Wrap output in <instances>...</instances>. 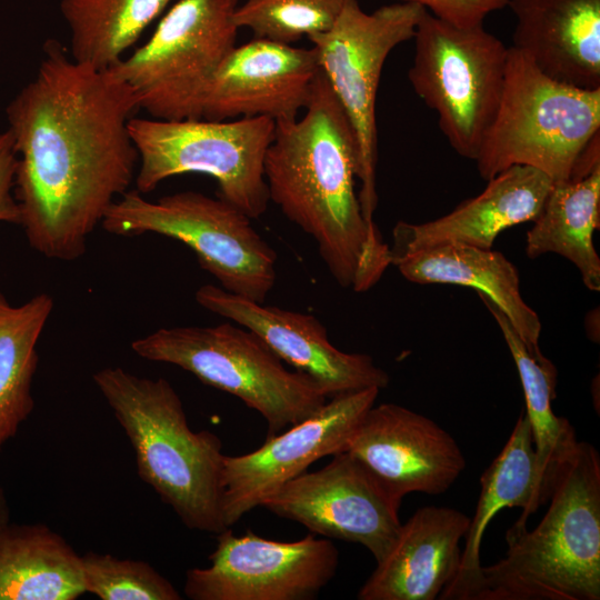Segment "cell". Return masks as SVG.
Returning a JSON list of instances; mask_svg holds the SVG:
<instances>
[{"label": "cell", "mask_w": 600, "mask_h": 600, "mask_svg": "<svg viewBox=\"0 0 600 600\" xmlns=\"http://www.w3.org/2000/svg\"><path fill=\"white\" fill-rule=\"evenodd\" d=\"M43 53L6 110L18 154L14 196L30 247L73 261L136 178L129 121L139 107L112 69L77 62L54 40Z\"/></svg>", "instance_id": "obj_1"}, {"label": "cell", "mask_w": 600, "mask_h": 600, "mask_svg": "<svg viewBox=\"0 0 600 600\" xmlns=\"http://www.w3.org/2000/svg\"><path fill=\"white\" fill-rule=\"evenodd\" d=\"M263 172L270 201L313 238L338 284L366 292L381 279L390 247L363 218L356 137L320 68L303 114L276 122Z\"/></svg>", "instance_id": "obj_2"}, {"label": "cell", "mask_w": 600, "mask_h": 600, "mask_svg": "<svg viewBox=\"0 0 600 600\" xmlns=\"http://www.w3.org/2000/svg\"><path fill=\"white\" fill-rule=\"evenodd\" d=\"M538 526L513 523L506 557L483 567L476 600L600 599V456L578 441Z\"/></svg>", "instance_id": "obj_3"}, {"label": "cell", "mask_w": 600, "mask_h": 600, "mask_svg": "<svg viewBox=\"0 0 600 600\" xmlns=\"http://www.w3.org/2000/svg\"><path fill=\"white\" fill-rule=\"evenodd\" d=\"M92 379L134 450L140 479L187 528L213 534L226 530L220 438L190 429L179 394L163 378L108 367Z\"/></svg>", "instance_id": "obj_4"}, {"label": "cell", "mask_w": 600, "mask_h": 600, "mask_svg": "<svg viewBox=\"0 0 600 600\" xmlns=\"http://www.w3.org/2000/svg\"><path fill=\"white\" fill-rule=\"evenodd\" d=\"M599 132L600 89L556 81L510 47L500 104L474 161L487 181L527 166L562 182Z\"/></svg>", "instance_id": "obj_5"}, {"label": "cell", "mask_w": 600, "mask_h": 600, "mask_svg": "<svg viewBox=\"0 0 600 600\" xmlns=\"http://www.w3.org/2000/svg\"><path fill=\"white\" fill-rule=\"evenodd\" d=\"M143 359L174 364L258 411L273 436L328 400L306 374L290 371L251 330L229 322L160 328L131 343Z\"/></svg>", "instance_id": "obj_6"}, {"label": "cell", "mask_w": 600, "mask_h": 600, "mask_svg": "<svg viewBox=\"0 0 600 600\" xmlns=\"http://www.w3.org/2000/svg\"><path fill=\"white\" fill-rule=\"evenodd\" d=\"M251 220L223 199L197 191L151 201L128 190L109 208L101 226L122 237L157 233L181 241L222 289L263 303L277 280V253Z\"/></svg>", "instance_id": "obj_7"}, {"label": "cell", "mask_w": 600, "mask_h": 600, "mask_svg": "<svg viewBox=\"0 0 600 600\" xmlns=\"http://www.w3.org/2000/svg\"><path fill=\"white\" fill-rule=\"evenodd\" d=\"M274 130L276 121L267 117L131 118L129 131L139 157L136 190L146 194L174 176L207 174L218 184L217 197L258 219L270 201L263 161Z\"/></svg>", "instance_id": "obj_8"}, {"label": "cell", "mask_w": 600, "mask_h": 600, "mask_svg": "<svg viewBox=\"0 0 600 600\" xmlns=\"http://www.w3.org/2000/svg\"><path fill=\"white\" fill-rule=\"evenodd\" d=\"M412 39L414 92L437 112L451 148L474 160L500 104L509 48L483 24L460 28L427 9Z\"/></svg>", "instance_id": "obj_9"}, {"label": "cell", "mask_w": 600, "mask_h": 600, "mask_svg": "<svg viewBox=\"0 0 600 600\" xmlns=\"http://www.w3.org/2000/svg\"><path fill=\"white\" fill-rule=\"evenodd\" d=\"M239 0H174L146 43L110 67L139 110L159 120L201 119L207 87L236 46Z\"/></svg>", "instance_id": "obj_10"}, {"label": "cell", "mask_w": 600, "mask_h": 600, "mask_svg": "<svg viewBox=\"0 0 600 600\" xmlns=\"http://www.w3.org/2000/svg\"><path fill=\"white\" fill-rule=\"evenodd\" d=\"M424 10L419 3L400 1L368 13L358 0H346L333 26L308 38L356 137L358 198L370 226H376L378 203L376 99L381 72L389 53L413 38Z\"/></svg>", "instance_id": "obj_11"}, {"label": "cell", "mask_w": 600, "mask_h": 600, "mask_svg": "<svg viewBox=\"0 0 600 600\" xmlns=\"http://www.w3.org/2000/svg\"><path fill=\"white\" fill-rule=\"evenodd\" d=\"M207 568L189 569L184 594L191 600H311L333 579L339 551L309 533L276 541L230 528L217 534Z\"/></svg>", "instance_id": "obj_12"}, {"label": "cell", "mask_w": 600, "mask_h": 600, "mask_svg": "<svg viewBox=\"0 0 600 600\" xmlns=\"http://www.w3.org/2000/svg\"><path fill=\"white\" fill-rule=\"evenodd\" d=\"M260 507L313 534L359 543L376 562L388 553L401 527V501L346 451L288 481Z\"/></svg>", "instance_id": "obj_13"}, {"label": "cell", "mask_w": 600, "mask_h": 600, "mask_svg": "<svg viewBox=\"0 0 600 600\" xmlns=\"http://www.w3.org/2000/svg\"><path fill=\"white\" fill-rule=\"evenodd\" d=\"M378 388L329 398L310 417L267 436L261 447L241 456H226L221 471V513L226 528L320 458L346 451L348 441L374 404Z\"/></svg>", "instance_id": "obj_14"}, {"label": "cell", "mask_w": 600, "mask_h": 600, "mask_svg": "<svg viewBox=\"0 0 600 600\" xmlns=\"http://www.w3.org/2000/svg\"><path fill=\"white\" fill-rule=\"evenodd\" d=\"M196 301L254 332L282 362L308 376L328 399L366 388L381 390L390 382L389 374L369 354L337 349L312 314L266 306L214 284L201 286Z\"/></svg>", "instance_id": "obj_15"}, {"label": "cell", "mask_w": 600, "mask_h": 600, "mask_svg": "<svg viewBox=\"0 0 600 600\" xmlns=\"http://www.w3.org/2000/svg\"><path fill=\"white\" fill-rule=\"evenodd\" d=\"M346 452L402 502L406 494L446 492L466 468L454 438L430 418L396 403L372 406Z\"/></svg>", "instance_id": "obj_16"}, {"label": "cell", "mask_w": 600, "mask_h": 600, "mask_svg": "<svg viewBox=\"0 0 600 600\" xmlns=\"http://www.w3.org/2000/svg\"><path fill=\"white\" fill-rule=\"evenodd\" d=\"M318 70L313 47L252 38L234 46L218 66L204 92L201 118L296 119L309 101Z\"/></svg>", "instance_id": "obj_17"}, {"label": "cell", "mask_w": 600, "mask_h": 600, "mask_svg": "<svg viewBox=\"0 0 600 600\" xmlns=\"http://www.w3.org/2000/svg\"><path fill=\"white\" fill-rule=\"evenodd\" d=\"M552 184L532 167L513 166L488 180L481 193L440 218L422 223L399 221L392 231L391 264L402 256L452 242L491 249L503 230L539 216Z\"/></svg>", "instance_id": "obj_18"}, {"label": "cell", "mask_w": 600, "mask_h": 600, "mask_svg": "<svg viewBox=\"0 0 600 600\" xmlns=\"http://www.w3.org/2000/svg\"><path fill=\"white\" fill-rule=\"evenodd\" d=\"M470 518L453 508L428 506L404 523L374 571L360 588L359 600H434L457 574L460 541Z\"/></svg>", "instance_id": "obj_19"}, {"label": "cell", "mask_w": 600, "mask_h": 600, "mask_svg": "<svg viewBox=\"0 0 600 600\" xmlns=\"http://www.w3.org/2000/svg\"><path fill=\"white\" fill-rule=\"evenodd\" d=\"M513 47L547 77L600 89V0H509Z\"/></svg>", "instance_id": "obj_20"}, {"label": "cell", "mask_w": 600, "mask_h": 600, "mask_svg": "<svg viewBox=\"0 0 600 600\" xmlns=\"http://www.w3.org/2000/svg\"><path fill=\"white\" fill-rule=\"evenodd\" d=\"M480 494L473 518L464 536L460 566L454 578L442 590L441 600H476L482 580L480 548L486 529L493 517L504 508H521L516 524H527L550 497L537 463L529 420L524 412L500 453L480 477Z\"/></svg>", "instance_id": "obj_21"}, {"label": "cell", "mask_w": 600, "mask_h": 600, "mask_svg": "<svg viewBox=\"0 0 600 600\" xmlns=\"http://www.w3.org/2000/svg\"><path fill=\"white\" fill-rule=\"evenodd\" d=\"M414 283L458 284L484 294L507 317L529 352L541 354V321L520 293L516 266L501 252L462 243H446L402 256L392 261Z\"/></svg>", "instance_id": "obj_22"}, {"label": "cell", "mask_w": 600, "mask_h": 600, "mask_svg": "<svg viewBox=\"0 0 600 600\" xmlns=\"http://www.w3.org/2000/svg\"><path fill=\"white\" fill-rule=\"evenodd\" d=\"M600 228V160H582L570 178L552 184L527 232L526 253H557L572 262L583 284L600 291V258L593 233Z\"/></svg>", "instance_id": "obj_23"}, {"label": "cell", "mask_w": 600, "mask_h": 600, "mask_svg": "<svg viewBox=\"0 0 600 600\" xmlns=\"http://www.w3.org/2000/svg\"><path fill=\"white\" fill-rule=\"evenodd\" d=\"M86 592L82 559L42 523L0 528V600H74Z\"/></svg>", "instance_id": "obj_24"}, {"label": "cell", "mask_w": 600, "mask_h": 600, "mask_svg": "<svg viewBox=\"0 0 600 600\" xmlns=\"http://www.w3.org/2000/svg\"><path fill=\"white\" fill-rule=\"evenodd\" d=\"M49 293L12 306L0 291V452L34 407L37 343L53 310Z\"/></svg>", "instance_id": "obj_25"}, {"label": "cell", "mask_w": 600, "mask_h": 600, "mask_svg": "<svg viewBox=\"0 0 600 600\" xmlns=\"http://www.w3.org/2000/svg\"><path fill=\"white\" fill-rule=\"evenodd\" d=\"M492 314L516 363L526 400L539 473L552 490L559 467L576 447L578 439L569 420L552 409L556 398L557 369L542 353L527 349L514 328L499 308L484 294L478 293Z\"/></svg>", "instance_id": "obj_26"}, {"label": "cell", "mask_w": 600, "mask_h": 600, "mask_svg": "<svg viewBox=\"0 0 600 600\" xmlns=\"http://www.w3.org/2000/svg\"><path fill=\"white\" fill-rule=\"evenodd\" d=\"M174 0H61L70 29V56L109 69Z\"/></svg>", "instance_id": "obj_27"}, {"label": "cell", "mask_w": 600, "mask_h": 600, "mask_svg": "<svg viewBox=\"0 0 600 600\" xmlns=\"http://www.w3.org/2000/svg\"><path fill=\"white\" fill-rule=\"evenodd\" d=\"M346 0H246L238 4L233 21L253 38L292 44L328 31Z\"/></svg>", "instance_id": "obj_28"}, {"label": "cell", "mask_w": 600, "mask_h": 600, "mask_svg": "<svg viewBox=\"0 0 600 600\" xmlns=\"http://www.w3.org/2000/svg\"><path fill=\"white\" fill-rule=\"evenodd\" d=\"M82 559L86 592L101 600H180V592L148 562L88 552Z\"/></svg>", "instance_id": "obj_29"}, {"label": "cell", "mask_w": 600, "mask_h": 600, "mask_svg": "<svg viewBox=\"0 0 600 600\" xmlns=\"http://www.w3.org/2000/svg\"><path fill=\"white\" fill-rule=\"evenodd\" d=\"M423 6L436 17L460 28L483 23L493 11L503 9L508 0H399Z\"/></svg>", "instance_id": "obj_30"}, {"label": "cell", "mask_w": 600, "mask_h": 600, "mask_svg": "<svg viewBox=\"0 0 600 600\" xmlns=\"http://www.w3.org/2000/svg\"><path fill=\"white\" fill-rule=\"evenodd\" d=\"M18 154L9 129L0 132V222L20 224L21 211L13 196Z\"/></svg>", "instance_id": "obj_31"}, {"label": "cell", "mask_w": 600, "mask_h": 600, "mask_svg": "<svg viewBox=\"0 0 600 600\" xmlns=\"http://www.w3.org/2000/svg\"><path fill=\"white\" fill-rule=\"evenodd\" d=\"M9 516L10 512L7 497L4 490L0 486V528L9 523Z\"/></svg>", "instance_id": "obj_32"}]
</instances>
